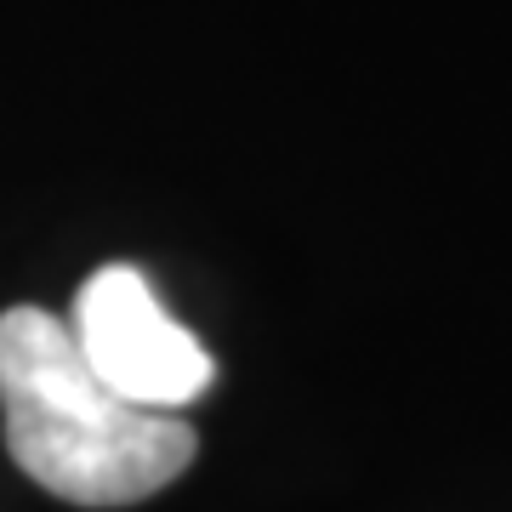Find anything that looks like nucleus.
<instances>
[{
	"label": "nucleus",
	"instance_id": "1",
	"mask_svg": "<svg viewBox=\"0 0 512 512\" xmlns=\"http://www.w3.org/2000/svg\"><path fill=\"white\" fill-rule=\"evenodd\" d=\"M0 416L6 450L69 507H137L188 473L200 450L183 416L120 399L46 308L0 313Z\"/></svg>",
	"mask_w": 512,
	"mask_h": 512
},
{
	"label": "nucleus",
	"instance_id": "2",
	"mask_svg": "<svg viewBox=\"0 0 512 512\" xmlns=\"http://www.w3.org/2000/svg\"><path fill=\"white\" fill-rule=\"evenodd\" d=\"M69 330L80 342V353H86V365L120 399L143 404V410H160V416L188 410L217 382V359L200 348L194 330H183L160 308L154 285L131 262L97 268L74 291Z\"/></svg>",
	"mask_w": 512,
	"mask_h": 512
}]
</instances>
